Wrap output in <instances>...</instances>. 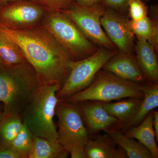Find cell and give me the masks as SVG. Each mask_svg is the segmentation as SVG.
Wrapping results in <instances>:
<instances>
[{
	"instance_id": "6da1fadb",
	"label": "cell",
	"mask_w": 158,
	"mask_h": 158,
	"mask_svg": "<svg viewBox=\"0 0 158 158\" xmlns=\"http://www.w3.org/2000/svg\"><path fill=\"white\" fill-rule=\"evenodd\" d=\"M0 33L19 47L40 84H64L74 61L44 28L12 29L0 24Z\"/></svg>"
},
{
	"instance_id": "7a4b0ae2",
	"label": "cell",
	"mask_w": 158,
	"mask_h": 158,
	"mask_svg": "<svg viewBox=\"0 0 158 158\" xmlns=\"http://www.w3.org/2000/svg\"><path fill=\"white\" fill-rule=\"evenodd\" d=\"M40 85L36 72L28 62L0 66V103L5 117L21 116Z\"/></svg>"
},
{
	"instance_id": "3957f363",
	"label": "cell",
	"mask_w": 158,
	"mask_h": 158,
	"mask_svg": "<svg viewBox=\"0 0 158 158\" xmlns=\"http://www.w3.org/2000/svg\"><path fill=\"white\" fill-rule=\"evenodd\" d=\"M62 85L40 84L34 97L21 115L23 122L33 136L56 141L58 133L54 122L56 110L61 100L57 93Z\"/></svg>"
},
{
	"instance_id": "277c9868",
	"label": "cell",
	"mask_w": 158,
	"mask_h": 158,
	"mask_svg": "<svg viewBox=\"0 0 158 158\" xmlns=\"http://www.w3.org/2000/svg\"><path fill=\"white\" fill-rule=\"evenodd\" d=\"M144 84L127 81L101 69L89 87L63 101L75 103L87 101L108 102L130 98H143Z\"/></svg>"
},
{
	"instance_id": "5b68a950",
	"label": "cell",
	"mask_w": 158,
	"mask_h": 158,
	"mask_svg": "<svg viewBox=\"0 0 158 158\" xmlns=\"http://www.w3.org/2000/svg\"><path fill=\"white\" fill-rule=\"evenodd\" d=\"M40 25L48 31L74 61L89 56L99 48L61 11L47 12Z\"/></svg>"
},
{
	"instance_id": "8992f818",
	"label": "cell",
	"mask_w": 158,
	"mask_h": 158,
	"mask_svg": "<svg viewBox=\"0 0 158 158\" xmlns=\"http://www.w3.org/2000/svg\"><path fill=\"white\" fill-rule=\"evenodd\" d=\"M56 115L58 119L57 141L72 158H85V148L89 135L77 103L60 100Z\"/></svg>"
},
{
	"instance_id": "52a82bcc",
	"label": "cell",
	"mask_w": 158,
	"mask_h": 158,
	"mask_svg": "<svg viewBox=\"0 0 158 158\" xmlns=\"http://www.w3.org/2000/svg\"><path fill=\"white\" fill-rule=\"evenodd\" d=\"M117 51L99 48L89 56L73 61L68 78L57 93V98L65 100L89 87L99 71Z\"/></svg>"
},
{
	"instance_id": "ba28073f",
	"label": "cell",
	"mask_w": 158,
	"mask_h": 158,
	"mask_svg": "<svg viewBox=\"0 0 158 158\" xmlns=\"http://www.w3.org/2000/svg\"><path fill=\"white\" fill-rule=\"evenodd\" d=\"M106 6L102 3L87 7L73 2L67 9L60 11L73 22L89 40L99 48L118 51L103 30L101 18Z\"/></svg>"
},
{
	"instance_id": "9c48e42d",
	"label": "cell",
	"mask_w": 158,
	"mask_h": 158,
	"mask_svg": "<svg viewBox=\"0 0 158 158\" xmlns=\"http://www.w3.org/2000/svg\"><path fill=\"white\" fill-rule=\"evenodd\" d=\"M47 13L33 0H19L0 8V24L12 29L32 27L40 25Z\"/></svg>"
},
{
	"instance_id": "30bf717a",
	"label": "cell",
	"mask_w": 158,
	"mask_h": 158,
	"mask_svg": "<svg viewBox=\"0 0 158 158\" xmlns=\"http://www.w3.org/2000/svg\"><path fill=\"white\" fill-rule=\"evenodd\" d=\"M100 21L105 33L118 52L133 53L135 36L130 27V20L122 12L106 6Z\"/></svg>"
},
{
	"instance_id": "8fae6325",
	"label": "cell",
	"mask_w": 158,
	"mask_h": 158,
	"mask_svg": "<svg viewBox=\"0 0 158 158\" xmlns=\"http://www.w3.org/2000/svg\"><path fill=\"white\" fill-rule=\"evenodd\" d=\"M77 104L89 135H95L101 131L109 133L123 128L121 122L105 110L102 102L87 101Z\"/></svg>"
},
{
	"instance_id": "7c38bea8",
	"label": "cell",
	"mask_w": 158,
	"mask_h": 158,
	"mask_svg": "<svg viewBox=\"0 0 158 158\" xmlns=\"http://www.w3.org/2000/svg\"><path fill=\"white\" fill-rule=\"evenodd\" d=\"M132 54L117 51L102 69L127 81L139 84L147 83L148 82L139 66L136 56Z\"/></svg>"
},
{
	"instance_id": "4fadbf2b",
	"label": "cell",
	"mask_w": 158,
	"mask_h": 158,
	"mask_svg": "<svg viewBox=\"0 0 158 158\" xmlns=\"http://www.w3.org/2000/svg\"><path fill=\"white\" fill-rule=\"evenodd\" d=\"M108 134L89 137L85 148V158H127L126 153Z\"/></svg>"
},
{
	"instance_id": "5bb4252c",
	"label": "cell",
	"mask_w": 158,
	"mask_h": 158,
	"mask_svg": "<svg viewBox=\"0 0 158 158\" xmlns=\"http://www.w3.org/2000/svg\"><path fill=\"white\" fill-rule=\"evenodd\" d=\"M136 58L148 82L158 84V63L156 53L147 41L137 40L134 47Z\"/></svg>"
},
{
	"instance_id": "9a60e30c",
	"label": "cell",
	"mask_w": 158,
	"mask_h": 158,
	"mask_svg": "<svg viewBox=\"0 0 158 158\" xmlns=\"http://www.w3.org/2000/svg\"><path fill=\"white\" fill-rule=\"evenodd\" d=\"M153 110L141 123L126 130L124 133L138 140L147 148L152 154L153 158H158V148L153 126Z\"/></svg>"
},
{
	"instance_id": "2e32d148",
	"label": "cell",
	"mask_w": 158,
	"mask_h": 158,
	"mask_svg": "<svg viewBox=\"0 0 158 158\" xmlns=\"http://www.w3.org/2000/svg\"><path fill=\"white\" fill-rule=\"evenodd\" d=\"M144 97L137 113L128 122L123 125V131L141 123L148 113L158 106V84L147 83L143 86Z\"/></svg>"
},
{
	"instance_id": "e0dca14e",
	"label": "cell",
	"mask_w": 158,
	"mask_h": 158,
	"mask_svg": "<svg viewBox=\"0 0 158 158\" xmlns=\"http://www.w3.org/2000/svg\"><path fill=\"white\" fill-rule=\"evenodd\" d=\"M69 153L57 141L33 136L28 158H66Z\"/></svg>"
},
{
	"instance_id": "ac0fdd59",
	"label": "cell",
	"mask_w": 158,
	"mask_h": 158,
	"mask_svg": "<svg viewBox=\"0 0 158 158\" xmlns=\"http://www.w3.org/2000/svg\"><path fill=\"white\" fill-rule=\"evenodd\" d=\"M143 98H130L115 102H102V105L109 114L118 119L123 126L135 116Z\"/></svg>"
},
{
	"instance_id": "d6986e66",
	"label": "cell",
	"mask_w": 158,
	"mask_h": 158,
	"mask_svg": "<svg viewBox=\"0 0 158 158\" xmlns=\"http://www.w3.org/2000/svg\"><path fill=\"white\" fill-rule=\"evenodd\" d=\"M118 146L126 153L129 158H153L149 150L135 138L127 135L120 131L115 130L107 133Z\"/></svg>"
},
{
	"instance_id": "ffe728a7",
	"label": "cell",
	"mask_w": 158,
	"mask_h": 158,
	"mask_svg": "<svg viewBox=\"0 0 158 158\" xmlns=\"http://www.w3.org/2000/svg\"><path fill=\"white\" fill-rule=\"evenodd\" d=\"M0 57L9 65L27 62L21 49L17 44L0 33Z\"/></svg>"
},
{
	"instance_id": "44dd1931",
	"label": "cell",
	"mask_w": 158,
	"mask_h": 158,
	"mask_svg": "<svg viewBox=\"0 0 158 158\" xmlns=\"http://www.w3.org/2000/svg\"><path fill=\"white\" fill-rule=\"evenodd\" d=\"M21 116H6L0 124V144L11 146L23 125Z\"/></svg>"
},
{
	"instance_id": "7402d4cb",
	"label": "cell",
	"mask_w": 158,
	"mask_h": 158,
	"mask_svg": "<svg viewBox=\"0 0 158 158\" xmlns=\"http://www.w3.org/2000/svg\"><path fill=\"white\" fill-rule=\"evenodd\" d=\"M33 141V135L24 123L19 133L13 140L11 146L23 156L28 158Z\"/></svg>"
},
{
	"instance_id": "603a6c76",
	"label": "cell",
	"mask_w": 158,
	"mask_h": 158,
	"mask_svg": "<svg viewBox=\"0 0 158 158\" xmlns=\"http://www.w3.org/2000/svg\"><path fill=\"white\" fill-rule=\"evenodd\" d=\"M130 26L138 40L150 42L152 33V23L150 18L147 16L138 21L130 20Z\"/></svg>"
},
{
	"instance_id": "cb8c5ba5",
	"label": "cell",
	"mask_w": 158,
	"mask_h": 158,
	"mask_svg": "<svg viewBox=\"0 0 158 158\" xmlns=\"http://www.w3.org/2000/svg\"><path fill=\"white\" fill-rule=\"evenodd\" d=\"M127 11L131 20L138 21L147 16L148 7L141 0H130L128 3Z\"/></svg>"
},
{
	"instance_id": "d4e9b609",
	"label": "cell",
	"mask_w": 158,
	"mask_h": 158,
	"mask_svg": "<svg viewBox=\"0 0 158 158\" xmlns=\"http://www.w3.org/2000/svg\"><path fill=\"white\" fill-rule=\"evenodd\" d=\"M46 10L47 12L61 11L67 9L74 0H33Z\"/></svg>"
},
{
	"instance_id": "484cf974",
	"label": "cell",
	"mask_w": 158,
	"mask_h": 158,
	"mask_svg": "<svg viewBox=\"0 0 158 158\" xmlns=\"http://www.w3.org/2000/svg\"><path fill=\"white\" fill-rule=\"evenodd\" d=\"M152 33L149 43L152 46L157 54L158 52V9L157 5L152 6L151 8Z\"/></svg>"
},
{
	"instance_id": "4316f807",
	"label": "cell",
	"mask_w": 158,
	"mask_h": 158,
	"mask_svg": "<svg viewBox=\"0 0 158 158\" xmlns=\"http://www.w3.org/2000/svg\"><path fill=\"white\" fill-rule=\"evenodd\" d=\"M130 0H102V3L106 7L116 10L119 12L127 11L128 3ZM145 3L150 0H141Z\"/></svg>"
},
{
	"instance_id": "83f0119b",
	"label": "cell",
	"mask_w": 158,
	"mask_h": 158,
	"mask_svg": "<svg viewBox=\"0 0 158 158\" xmlns=\"http://www.w3.org/2000/svg\"><path fill=\"white\" fill-rule=\"evenodd\" d=\"M0 158H23L22 156L11 146L0 144Z\"/></svg>"
},
{
	"instance_id": "f1b7e54d",
	"label": "cell",
	"mask_w": 158,
	"mask_h": 158,
	"mask_svg": "<svg viewBox=\"0 0 158 158\" xmlns=\"http://www.w3.org/2000/svg\"><path fill=\"white\" fill-rule=\"evenodd\" d=\"M74 2L82 6L91 7L102 3V0H74Z\"/></svg>"
},
{
	"instance_id": "f546056e",
	"label": "cell",
	"mask_w": 158,
	"mask_h": 158,
	"mask_svg": "<svg viewBox=\"0 0 158 158\" xmlns=\"http://www.w3.org/2000/svg\"><path fill=\"white\" fill-rule=\"evenodd\" d=\"M153 126L154 130L156 141H158V111L153 110Z\"/></svg>"
},
{
	"instance_id": "4dcf8cb0",
	"label": "cell",
	"mask_w": 158,
	"mask_h": 158,
	"mask_svg": "<svg viewBox=\"0 0 158 158\" xmlns=\"http://www.w3.org/2000/svg\"><path fill=\"white\" fill-rule=\"evenodd\" d=\"M17 1H19V0H0V8L6 6L9 3Z\"/></svg>"
},
{
	"instance_id": "1f68e13d",
	"label": "cell",
	"mask_w": 158,
	"mask_h": 158,
	"mask_svg": "<svg viewBox=\"0 0 158 158\" xmlns=\"http://www.w3.org/2000/svg\"><path fill=\"white\" fill-rule=\"evenodd\" d=\"M4 118H5V115L4 113V108H3L2 104L0 103V124L2 123Z\"/></svg>"
},
{
	"instance_id": "d6a6232c",
	"label": "cell",
	"mask_w": 158,
	"mask_h": 158,
	"mask_svg": "<svg viewBox=\"0 0 158 158\" xmlns=\"http://www.w3.org/2000/svg\"><path fill=\"white\" fill-rule=\"evenodd\" d=\"M7 65H8V64H6V62H4L2 60V59L0 57V66H3Z\"/></svg>"
}]
</instances>
